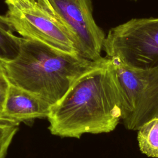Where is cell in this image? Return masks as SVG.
Returning a JSON list of instances; mask_svg holds the SVG:
<instances>
[{
  "label": "cell",
  "instance_id": "cell-11",
  "mask_svg": "<svg viewBox=\"0 0 158 158\" xmlns=\"http://www.w3.org/2000/svg\"><path fill=\"white\" fill-rule=\"evenodd\" d=\"M10 85L3 61L0 60V113L3 110Z\"/></svg>",
  "mask_w": 158,
  "mask_h": 158
},
{
  "label": "cell",
  "instance_id": "cell-6",
  "mask_svg": "<svg viewBox=\"0 0 158 158\" xmlns=\"http://www.w3.org/2000/svg\"><path fill=\"white\" fill-rule=\"evenodd\" d=\"M57 18L72 36L78 56L101 60L106 35L96 23L91 0H48Z\"/></svg>",
  "mask_w": 158,
  "mask_h": 158
},
{
  "label": "cell",
  "instance_id": "cell-13",
  "mask_svg": "<svg viewBox=\"0 0 158 158\" xmlns=\"http://www.w3.org/2000/svg\"><path fill=\"white\" fill-rule=\"evenodd\" d=\"M131 1H136L137 0H131Z\"/></svg>",
  "mask_w": 158,
  "mask_h": 158
},
{
  "label": "cell",
  "instance_id": "cell-3",
  "mask_svg": "<svg viewBox=\"0 0 158 158\" xmlns=\"http://www.w3.org/2000/svg\"><path fill=\"white\" fill-rule=\"evenodd\" d=\"M102 50L131 68L158 67V18H134L110 28Z\"/></svg>",
  "mask_w": 158,
  "mask_h": 158
},
{
  "label": "cell",
  "instance_id": "cell-5",
  "mask_svg": "<svg viewBox=\"0 0 158 158\" xmlns=\"http://www.w3.org/2000/svg\"><path fill=\"white\" fill-rule=\"evenodd\" d=\"M7 7L6 15L14 31L22 38L78 55L72 36L65 27L38 2L17 0L8 4Z\"/></svg>",
  "mask_w": 158,
  "mask_h": 158
},
{
  "label": "cell",
  "instance_id": "cell-10",
  "mask_svg": "<svg viewBox=\"0 0 158 158\" xmlns=\"http://www.w3.org/2000/svg\"><path fill=\"white\" fill-rule=\"evenodd\" d=\"M19 123L0 115V158H4L12 139L18 130Z\"/></svg>",
  "mask_w": 158,
  "mask_h": 158
},
{
  "label": "cell",
  "instance_id": "cell-4",
  "mask_svg": "<svg viewBox=\"0 0 158 158\" xmlns=\"http://www.w3.org/2000/svg\"><path fill=\"white\" fill-rule=\"evenodd\" d=\"M111 59L123 101L121 120L127 129L138 131L158 118V67L134 69Z\"/></svg>",
  "mask_w": 158,
  "mask_h": 158
},
{
  "label": "cell",
  "instance_id": "cell-7",
  "mask_svg": "<svg viewBox=\"0 0 158 158\" xmlns=\"http://www.w3.org/2000/svg\"><path fill=\"white\" fill-rule=\"evenodd\" d=\"M51 105L29 91L10 83L0 115L17 123L48 117Z\"/></svg>",
  "mask_w": 158,
  "mask_h": 158
},
{
  "label": "cell",
  "instance_id": "cell-2",
  "mask_svg": "<svg viewBox=\"0 0 158 158\" xmlns=\"http://www.w3.org/2000/svg\"><path fill=\"white\" fill-rule=\"evenodd\" d=\"M100 60H88L23 38L18 56L2 61L10 83L52 106L80 76Z\"/></svg>",
  "mask_w": 158,
  "mask_h": 158
},
{
  "label": "cell",
  "instance_id": "cell-8",
  "mask_svg": "<svg viewBox=\"0 0 158 158\" xmlns=\"http://www.w3.org/2000/svg\"><path fill=\"white\" fill-rule=\"evenodd\" d=\"M6 15H0V60L10 61L19 54L23 38L16 36Z\"/></svg>",
  "mask_w": 158,
  "mask_h": 158
},
{
  "label": "cell",
  "instance_id": "cell-1",
  "mask_svg": "<svg viewBox=\"0 0 158 158\" xmlns=\"http://www.w3.org/2000/svg\"><path fill=\"white\" fill-rule=\"evenodd\" d=\"M123 104L112 60L106 56L51 106L48 128L54 135L76 138L85 133H109L122 120Z\"/></svg>",
  "mask_w": 158,
  "mask_h": 158
},
{
  "label": "cell",
  "instance_id": "cell-12",
  "mask_svg": "<svg viewBox=\"0 0 158 158\" xmlns=\"http://www.w3.org/2000/svg\"><path fill=\"white\" fill-rule=\"evenodd\" d=\"M17 0H5V2L7 5L10 4H12L14 3L15 1H16ZM30 1H35L36 2H38L39 4H40L42 7H43L46 10H47L48 11H49L50 13H51L52 15H55L57 17L52 6L51 5L50 2H49L48 0H30Z\"/></svg>",
  "mask_w": 158,
  "mask_h": 158
},
{
  "label": "cell",
  "instance_id": "cell-9",
  "mask_svg": "<svg viewBox=\"0 0 158 158\" xmlns=\"http://www.w3.org/2000/svg\"><path fill=\"white\" fill-rule=\"evenodd\" d=\"M137 139L143 154L158 158V118L149 121L138 130Z\"/></svg>",
  "mask_w": 158,
  "mask_h": 158
}]
</instances>
